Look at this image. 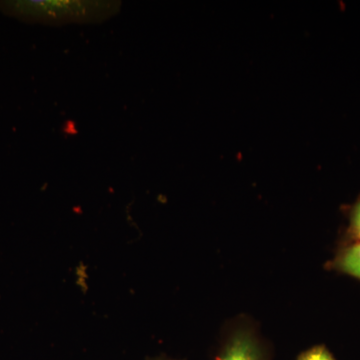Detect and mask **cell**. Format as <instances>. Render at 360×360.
Here are the masks:
<instances>
[{"instance_id": "1", "label": "cell", "mask_w": 360, "mask_h": 360, "mask_svg": "<svg viewBox=\"0 0 360 360\" xmlns=\"http://www.w3.org/2000/svg\"><path fill=\"white\" fill-rule=\"evenodd\" d=\"M217 360H264V354L253 333L239 329L226 341Z\"/></svg>"}, {"instance_id": "2", "label": "cell", "mask_w": 360, "mask_h": 360, "mask_svg": "<svg viewBox=\"0 0 360 360\" xmlns=\"http://www.w3.org/2000/svg\"><path fill=\"white\" fill-rule=\"evenodd\" d=\"M329 267L360 281V241L345 243Z\"/></svg>"}, {"instance_id": "3", "label": "cell", "mask_w": 360, "mask_h": 360, "mask_svg": "<svg viewBox=\"0 0 360 360\" xmlns=\"http://www.w3.org/2000/svg\"><path fill=\"white\" fill-rule=\"evenodd\" d=\"M348 225L345 231V243L360 241V195L356 201L348 207Z\"/></svg>"}, {"instance_id": "4", "label": "cell", "mask_w": 360, "mask_h": 360, "mask_svg": "<svg viewBox=\"0 0 360 360\" xmlns=\"http://www.w3.org/2000/svg\"><path fill=\"white\" fill-rule=\"evenodd\" d=\"M297 360H335V359L328 348L323 345H317L303 352Z\"/></svg>"}, {"instance_id": "5", "label": "cell", "mask_w": 360, "mask_h": 360, "mask_svg": "<svg viewBox=\"0 0 360 360\" xmlns=\"http://www.w3.org/2000/svg\"><path fill=\"white\" fill-rule=\"evenodd\" d=\"M149 360H177L174 359H170V357L165 356V355H160V356L153 357Z\"/></svg>"}]
</instances>
